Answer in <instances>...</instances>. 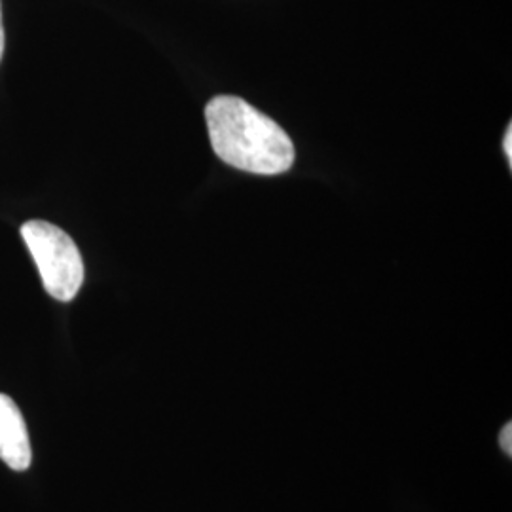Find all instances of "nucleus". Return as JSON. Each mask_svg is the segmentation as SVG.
I'll return each instance as SVG.
<instances>
[{
    "instance_id": "nucleus-4",
    "label": "nucleus",
    "mask_w": 512,
    "mask_h": 512,
    "mask_svg": "<svg viewBox=\"0 0 512 512\" xmlns=\"http://www.w3.org/2000/svg\"><path fill=\"white\" fill-rule=\"evenodd\" d=\"M511 429L512 423H507V425L501 429V435H499V444H501L503 452H505L509 458L512 456Z\"/></svg>"
},
{
    "instance_id": "nucleus-1",
    "label": "nucleus",
    "mask_w": 512,
    "mask_h": 512,
    "mask_svg": "<svg viewBox=\"0 0 512 512\" xmlns=\"http://www.w3.org/2000/svg\"><path fill=\"white\" fill-rule=\"evenodd\" d=\"M205 122L211 147L224 164L253 175H281L293 167V139L247 101L213 97L205 107Z\"/></svg>"
},
{
    "instance_id": "nucleus-6",
    "label": "nucleus",
    "mask_w": 512,
    "mask_h": 512,
    "mask_svg": "<svg viewBox=\"0 0 512 512\" xmlns=\"http://www.w3.org/2000/svg\"><path fill=\"white\" fill-rule=\"evenodd\" d=\"M4 55V27H2V8H0V61Z\"/></svg>"
},
{
    "instance_id": "nucleus-2",
    "label": "nucleus",
    "mask_w": 512,
    "mask_h": 512,
    "mask_svg": "<svg viewBox=\"0 0 512 512\" xmlns=\"http://www.w3.org/2000/svg\"><path fill=\"white\" fill-rule=\"evenodd\" d=\"M21 238L37 262L44 289L55 300L71 302L84 283V260L73 238L46 220H27Z\"/></svg>"
},
{
    "instance_id": "nucleus-3",
    "label": "nucleus",
    "mask_w": 512,
    "mask_h": 512,
    "mask_svg": "<svg viewBox=\"0 0 512 512\" xmlns=\"http://www.w3.org/2000/svg\"><path fill=\"white\" fill-rule=\"evenodd\" d=\"M0 459L14 471H27L33 454L18 404L0 393Z\"/></svg>"
},
{
    "instance_id": "nucleus-5",
    "label": "nucleus",
    "mask_w": 512,
    "mask_h": 512,
    "mask_svg": "<svg viewBox=\"0 0 512 512\" xmlns=\"http://www.w3.org/2000/svg\"><path fill=\"white\" fill-rule=\"evenodd\" d=\"M503 148H505V152H507L509 164H512V128L507 129V135H505V141H503Z\"/></svg>"
}]
</instances>
